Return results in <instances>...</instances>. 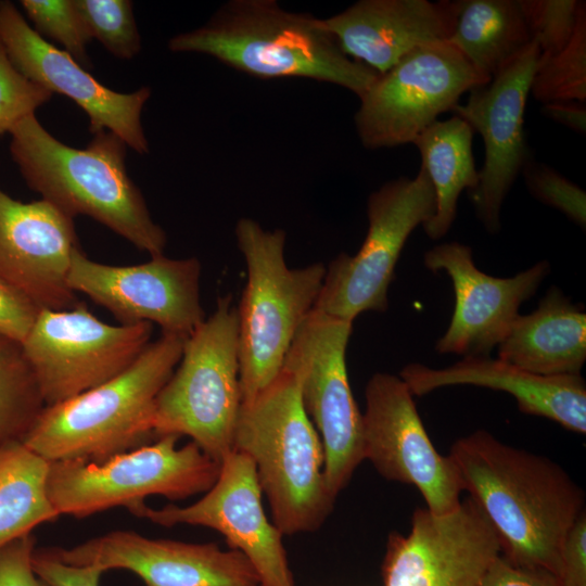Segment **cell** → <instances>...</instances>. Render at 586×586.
<instances>
[{
  "label": "cell",
  "mask_w": 586,
  "mask_h": 586,
  "mask_svg": "<svg viewBox=\"0 0 586 586\" xmlns=\"http://www.w3.org/2000/svg\"><path fill=\"white\" fill-rule=\"evenodd\" d=\"M173 52H195L263 79L307 78L360 98L378 73L347 56L321 18L275 0H230L205 25L174 36Z\"/></svg>",
  "instance_id": "cell-3"
},
{
  "label": "cell",
  "mask_w": 586,
  "mask_h": 586,
  "mask_svg": "<svg viewBox=\"0 0 586 586\" xmlns=\"http://www.w3.org/2000/svg\"><path fill=\"white\" fill-rule=\"evenodd\" d=\"M34 550L35 538L31 533L0 549V586H51L33 569Z\"/></svg>",
  "instance_id": "cell-37"
},
{
  "label": "cell",
  "mask_w": 586,
  "mask_h": 586,
  "mask_svg": "<svg viewBox=\"0 0 586 586\" xmlns=\"http://www.w3.org/2000/svg\"><path fill=\"white\" fill-rule=\"evenodd\" d=\"M435 193L421 166L373 191L367 202L368 231L355 255L341 253L328 267L314 309L353 322L365 311H385L387 292L411 232L435 213Z\"/></svg>",
  "instance_id": "cell-9"
},
{
  "label": "cell",
  "mask_w": 586,
  "mask_h": 586,
  "mask_svg": "<svg viewBox=\"0 0 586 586\" xmlns=\"http://www.w3.org/2000/svg\"><path fill=\"white\" fill-rule=\"evenodd\" d=\"M179 437L164 435L100 463L50 461L47 493L53 508L60 515L75 518L117 506L133 513L151 495L177 500L207 492L220 463L192 441L177 448Z\"/></svg>",
  "instance_id": "cell-8"
},
{
  "label": "cell",
  "mask_w": 586,
  "mask_h": 586,
  "mask_svg": "<svg viewBox=\"0 0 586 586\" xmlns=\"http://www.w3.org/2000/svg\"><path fill=\"white\" fill-rule=\"evenodd\" d=\"M423 259L428 269L444 271L455 291L450 323L435 349L463 357L489 356L519 317L520 306L536 293L550 268L547 260H542L513 277H493L476 268L471 247L459 242L435 245Z\"/></svg>",
  "instance_id": "cell-19"
},
{
  "label": "cell",
  "mask_w": 586,
  "mask_h": 586,
  "mask_svg": "<svg viewBox=\"0 0 586 586\" xmlns=\"http://www.w3.org/2000/svg\"><path fill=\"white\" fill-rule=\"evenodd\" d=\"M187 337L162 333L115 378L44 406L23 444L48 461L103 462L155 437L158 393L179 364Z\"/></svg>",
  "instance_id": "cell-4"
},
{
  "label": "cell",
  "mask_w": 586,
  "mask_h": 586,
  "mask_svg": "<svg viewBox=\"0 0 586 586\" xmlns=\"http://www.w3.org/2000/svg\"><path fill=\"white\" fill-rule=\"evenodd\" d=\"M321 22L347 56L383 74L416 48L447 41L453 11L447 0H360Z\"/></svg>",
  "instance_id": "cell-22"
},
{
  "label": "cell",
  "mask_w": 586,
  "mask_h": 586,
  "mask_svg": "<svg viewBox=\"0 0 586 586\" xmlns=\"http://www.w3.org/2000/svg\"><path fill=\"white\" fill-rule=\"evenodd\" d=\"M530 93L538 102L586 100V9L570 41L559 51L540 53Z\"/></svg>",
  "instance_id": "cell-29"
},
{
  "label": "cell",
  "mask_w": 586,
  "mask_h": 586,
  "mask_svg": "<svg viewBox=\"0 0 586 586\" xmlns=\"http://www.w3.org/2000/svg\"><path fill=\"white\" fill-rule=\"evenodd\" d=\"M531 194L544 204L557 208L585 229L586 193L549 165L531 160L523 168Z\"/></svg>",
  "instance_id": "cell-33"
},
{
  "label": "cell",
  "mask_w": 586,
  "mask_h": 586,
  "mask_svg": "<svg viewBox=\"0 0 586 586\" xmlns=\"http://www.w3.org/2000/svg\"><path fill=\"white\" fill-rule=\"evenodd\" d=\"M77 247L73 217L43 199L24 203L0 189V279L41 310L78 303L68 284Z\"/></svg>",
  "instance_id": "cell-21"
},
{
  "label": "cell",
  "mask_w": 586,
  "mask_h": 586,
  "mask_svg": "<svg viewBox=\"0 0 586 586\" xmlns=\"http://www.w3.org/2000/svg\"><path fill=\"white\" fill-rule=\"evenodd\" d=\"M241 403L238 309L227 294L186 339L178 367L156 398L155 437L188 435L220 463L232 450Z\"/></svg>",
  "instance_id": "cell-7"
},
{
  "label": "cell",
  "mask_w": 586,
  "mask_h": 586,
  "mask_svg": "<svg viewBox=\"0 0 586 586\" xmlns=\"http://www.w3.org/2000/svg\"><path fill=\"white\" fill-rule=\"evenodd\" d=\"M500 553L496 532L471 497L444 514L418 508L409 534L388 537L384 586H479Z\"/></svg>",
  "instance_id": "cell-16"
},
{
  "label": "cell",
  "mask_w": 586,
  "mask_h": 586,
  "mask_svg": "<svg viewBox=\"0 0 586 586\" xmlns=\"http://www.w3.org/2000/svg\"><path fill=\"white\" fill-rule=\"evenodd\" d=\"M35 573L51 586H99L104 571L94 565H71L59 560L51 548L34 550Z\"/></svg>",
  "instance_id": "cell-35"
},
{
  "label": "cell",
  "mask_w": 586,
  "mask_h": 586,
  "mask_svg": "<svg viewBox=\"0 0 586 586\" xmlns=\"http://www.w3.org/2000/svg\"><path fill=\"white\" fill-rule=\"evenodd\" d=\"M450 3L453 25L447 41L489 80L533 42L520 0Z\"/></svg>",
  "instance_id": "cell-25"
},
{
  "label": "cell",
  "mask_w": 586,
  "mask_h": 586,
  "mask_svg": "<svg viewBox=\"0 0 586 586\" xmlns=\"http://www.w3.org/2000/svg\"><path fill=\"white\" fill-rule=\"evenodd\" d=\"M399 377L413 396L453 385L502 391L515 398L522 412L547 418L578 434L586 433V384L582 375L545 377L499 358L466 356L443 369L409 364Z\"/></svg>",
  "instance_id": "cell-23"
},
{
  "label": "cell",
  "mask_w": 586,
  "mask_h": 586,
  "mask_svg": "<svg viewBox=\"0 0 586 586\" xmlns=\"http://www.w3.org/2000/svg\"><path fill=\"white\" fill-rule=\"evenodd\" d=\"M488 81L448 41L422 44L379 74L359 98L358 138L370 150L412 143L463 93Z\"/></svg>",
  "instance_id": "cell-10"
},
{
  "label": "cell",
  "mask_w": 586,
  "mask_h": 586,
  "mask_svg": "<svg viewBox=\"0 0 586 586\" xmlns=\"http://www.w3.org/2000/svg\"><path fill=\"white\" fill-rule=\"evenodd\" d=\"M201 264L195 257L152 256L128 266L91 260L77 247L68 284L106 308L120 324L154 322L163 333L188 337L204 320Z\"/></svg>",
  "instance_id": "cell-14"
},
{
  "label": "cell",
  "mask_w": 586,
  "mask_h": 586,
  "mask_svg": "<svg viewBox=\"0 0 586 586\" xmlns=\"http://www.w3.org/2000/svg\"><path fill=\"white\" fill-rule=\"evenodd\" d=\"M520 4L543 54L557 52L570 41L586 9L585 2L577 0H520Z\"/></svg>",
  "instance_id": "cell-32"
},
{
  "label": "cell",
  "mask_w": 586,
  "mask_h": 586,
  "mask_svg": "<svg viewBox=\"0 0 586 586\" xmlns=\"http://www.w3.org/2000/svg\"><path fill=\"white\" fill-rule=\"evenodd\" d=\"M353 322L313 309L283 360L297 379L302 402L319 431L331 494L348 484L364 460L362 413L352 393L346 348Z\"/></svg>",
  "instance_id": "cell-11"
},
{
  "label": "cell",
  "mask_w": 586,
  "mask_h": 586,
  "mask_svg": "<svg viewBox=\"0 0 586 586\" xmlns=\"http://www.w3.org/2000/svg\"><path fill=\"white\" fill-rule=\"evenodd\" d=\"M498 358L545 375H581L586 360V314L557 286L535 310L519 315L499 343Z\"/></svg>",
  "instance_id": "cell-24"
},
{
  "label": "cell",
  "mask_w": 586,
  "mask_h": 586,
  "mask_svg": "<svg viewBox=\"0 0 586 586\" xmlns=\"http://www.w3.org/2000/svg\"><path fill=\"white\" fill-rule=\"evenodd\" d=\"M232 449L254 462L272 523L282 534L318 530L335 498L324 477V450L296 377L282 368L253 399L242 402Z\"/></svg>",
  "instance_id": "cell-5"
},
{
  "label": "cell",
  "mask_w": 586,
  "mask_h": 586,
  "mask_svg": "<svg viewBox=\"0 0 586 586\" xmlns=\"http://www.w3.org/2000/svg\"><path fill=\"white\" fill-rule=\"evenodd\" d=\"M150 322L113 326L86 303L40 310L22 342L46 406L67 400L125 371L150 344Z\"/></svg>",
  "instance_id": "cell-12"
},
{
  "label": "cell",
  "mask_w": 586,
  "mask_h": 586,
  "mask_svg": "<svg viewBox=\"0 0 586 586\" xmlns=\"http://www.w3.org/2000/svg\"><path fill=\"white\" fill-rule=\"evenodd\" d=\"M21 5L41 37L56 41L82 67L90 68L87 44L92 38L75 0H23Z\"/></svg>",
  "instance_id": "cell-31"
},
{
  "label": "cell",
  "mask_w": 586,
  "mask_h": 586,
  "mask_svg": "<svg viewBox=\"0 0 586 586\" xmlns=\"http://www.w3.org/2000/svg\"><path fill=\"white\" fill-rule=\"evenodd\" d=\"M448 456L463 491L496 532L502 556L558 577L566 534L585 511L584 492L566 471L483 430L458 438Z\"/></svg>",
  "instance_id": "cell-1"
},
{
  "label": "cell",
  "mask_w": 586,
  "mask_h": 586,
  "mask_svg": "<svg viewBox=\"0 0 586 586\" xmlns=\"http://www.w3.org/2000/svg\"><path fill=\"white\" fill-rule=\"evenodd\" d=\"M10 153L27 186L71 217L86 215L140 251L162 255L167 238L126 169V143L101 130L85 149L55 139L35 114L9 131Z\"/></svg>",
  "instance_id": "cell-2"
},
{
  "label": "cell",
  "mask_w": 586,
  "mask_h": 586,
  "mask_svg": "<svg viewBox=\"0 0 586 586\" xmlns=\"http://www.w3.org/2000/svg\"><path fill=\"white\" fill-rule=\"evenodd\" d=\"M51 98V92L27 79L13 65L0 41V137Z\"/></svg>",
  "instance_id": "cell-34"
},
{
  "label": "cell",
  "mask_w": 586,
  "mask_h": 586,
  "mask_svg": "<svg viewBox=\"0 0 586 586\" xmlns=\"http://www.w3.org/2000/svg\"><path fill=\"white\" fill-rule=\"evenodd\" d=\"M234 233L247 271L237 309L241 399L249 402L282 369L295 334L314 309L326 266L289 268L282 229L266 230L252 218H241Z\"/></svg>",
  "instance_id": "cell-6"
},
{
  "label": "cell",
  "mask_w": 586,
  "mask_h": 586,
  "mask_svg": "<svg viewBox=\"0 0 586 586\" xmlns=\"http://www.w3.org/2000/svg\"><path fill=\"white\" fill-rule=\"evenodd\" d=\"M51 550L66 564L131 571L145 586L260 585L256 570L241 551H222L213 543L189 544L113 531L73 548Z\"/></svg>",
  "instance_id": "cell-20"
},
{
  "label": "cell",
  "mask_w": 586,
  "mask_h": 586,
  "mask_svg": "<svg viewBox=\"0 0 586 586\" xmlns=\"http://www.w3.org/2000/svg\"><path fill=\"white\" fill-rule=\"evenodd\" d=\"M542 113L545 117L579 135L586 132V106L584 103L575 101L550 102L543 104Z\"/></svg>",
  "instance_id": "cell-40"
},
{
  "label": "cell",
  "mask_w": 586,
  "mask_h": 586,
  "mask_svg": "<svg viewBox=\"0 0 586 586\" xmlns=\"http://www.w3.org/2000/svg\"><path fill=\"white\" fill-rule=\"evenodd\" d=\"M473 135L472 128L454 115L435 120L412 141L435 193V213L422 226L432 240L446 235L455 221L460 194L464 190H473L479 183L472 152Z\"/></svg>",
  "instance_id": "cell-26"
},
{
  "label": "cell",
  "mask_w": 586,
  "mask_h": 586,
  "mask_svg": "<svg viewBox=\"0 0 586 586\" xmlns=\"http://www.w3.org/2000/svg\"><path fill=\"white\" fill-rule=\"evenodd\" d=\"M40 308L21 291L0 279V333L23 342Z\"/></svg>",
  "instance_id": "cell-36"
},
{
  "label": "cell",
  "mask_w": 586,
  "mask_h": 586,
  "mask_svg": "<svg viewBox=\"0 0 586 586\" xmlns=\"http://www.w3.org/2000/svg\"><path fill=\"white\" fill-rule=\"evenodd\" d=\"M92 39L115 58L129 60L141 49V39L129 0H75Z\"/></svg>",
  "instance_id": "cell-30"
},
{
  "label": "cell",
  "mask_w": 586,
  "mask_h": 586,
  "mask_svg": "<svg viewBox=\"0 0 586 586\" xmlns=\"http://www.w3.org/2000/svg\"><path fill=\"white\" fill-rule=\"evenodd\" d=\"M479 586H560L552 573L524 568L498 555L484 573Z\"/></svg>",
  "instance_id": "cell-39"
},
{
  "label": "cell",
  "mask_w": 586,
  "mask_h": 586,
  "mask_svg": "<svg viewBox=\"0 0 586 586\" xmlns=\"http://www.w3.org/2000/svg\"><path fill=\"white\" fill-rule=\"evenodd\" d=\"M44 406L22 343L0 333V448L23 442Z\"/></svg>",
  "instance_id": "cell-28"
},
{
  "label": "cell",
  "mask_w": 586,
  "mask_h": 586,
  "mask_svg": "<svg viewBox=\"0 0 586 586\" xmlns=\"http://www.w3.org/2000/svg\"><path fill=\"white\" fill-rule=\"evenodd\" d=\"M49 464L23 442L0 448V549L59 518L47 493Z\"/></svg>",
  "instance_id": "cell-27"
},
{
  "label": "cell",
  "mask_w": 586,
  "mask_h": 586,
  "mask_svg": "<svg viewBox=\"0 0 586 586\" xmlns=\"http://www.w3.org/2000/svg\"><path fill=\"white\" fill-rule=\"evenodd\" d=\"M560 586H586V513L570 528L560 555Z\"/></svg>",
  "instance_id": "cell-38"
},
{
  "label": "cell",
  "mask_w": 586,
  "mask_h": 586,
  "mask_svg": "<svg viewBox=\"0 0 586 586\" xmlns=\"http://www.w3.org/2000/svg\"><path fill=\"white\" fill-rule=\"evenodd\" d=\"M365 396L364 460L383 477L418 488L431 512L455 510L463 492L458 470L449 456L433 446L406 383L400 377L377 372Z\"/></svg>",
  "instance_id": "cell-13"
},
{
  "label": "cell",
  "mask_w": 586,
  "mask_h": 586,
  "mask_svg": "<svg viewBox=\"0 0 586 586\" xmlns=\"http://www.w3.org/2000/svg\"><path fill=\"white\" fill-rule=\"evenodd\" d=\"M0 41L27 79L51 93L67 97L85 111L92 135L107 130L137 153L149 152L141 112L151 95L150 88L130 93L109 89L66 51L41 37L8 0L0 1Z\"/></svg>",
  "instance_id": "cell-18"
},
{
  "label": "cell",
  "mask_w": 586,
  "mask_h": 586,
  "mask_svg": "<svg viewBox=\"0 0 586 586\" xmlns=\"http://www.w3.org/2000/svg\"><path fill=\"white\" fill-rule=\"evenodd\" d=\"M262 493L252 459L232 449L222 458L215 484L195 504L161 509L143 505L133 514L167 527L192 524L216 530L250 560L260 586H294L283 534L268 521Z\"/></svg>",
  "instance_id": "cell-17"
},
{
  "label": "cell",
  "mask_w": 586,
  "mask_h": 586,
  "mask_svg": "<svg viewBox=\"0 0 586 586\" xmlns=\"http://www.w3.org/2000/svg\"><path fill=\"white\" fill-rule=\"evenodd\" d=\"M540 49L535 40L485 84L472 88L466 103L453 109L484 143L477 186L468 192L487 232L500 230L504 201L532 160L524 130V112Z\"/></svg>",
  "instance_id": "cell-15"
}]
</instances>
